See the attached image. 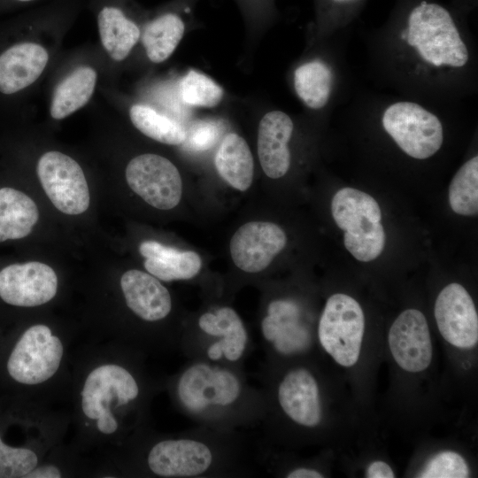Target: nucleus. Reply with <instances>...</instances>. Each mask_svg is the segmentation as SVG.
<instances>
[{
  "mask_svg": "<svg viewBox=\"0 0 478 478\" xmlns=\"http://www.w3.org/2000/svg\"><path fill=\"white\" fill-rule=\"evenodd\" d=\"M171 397L188 419L220 431H234L262 421L266 403L252 387L244 367L188 359L169 382Z\"/></svg>",
  "mask_w": 478,
  "mask_h": 478,
  "instance_id": "f257e3e1",
  "label": "nucleus"
},
{
  "mask_svg": "<svg viewBox=\"0 0 478 478\" xmlns=\"http://www.w3.org/2000/svg\"><path fill=\"white\" fill-rule=\"evenodd\" d=\"M143 450V469L162 478L246 477L253 472L246 440L238 430L197 425L158 437Z\"/></svg>",
  "mask_w": 478,
  "mask_h": 478,
  "instance_id": "f03ea898",
  "label": "nucleus"
},
{
  "mask_svg": "<svg viewBox=\"0 0 478 478\" xmlns=\"http://www.w3.org/2000/svg\"><path fill=\"white\" fill-rule=\"evenodd\" d=\"M264 393L265 428L287 421L304 430L318 428L323 420L319 381L305 366H261L258 374ZM261 421V422H262Z\"/></svg>",
  "mask_w": 478,
  "mask_h": 478,
  "instance_id": "7ed1b4c3",
  "label": "nucleus"
},
{
  "mask_svg": "<svg viewBox=\"0 0 478 478\" xmlns=\"http://www.w3.org/2000/svg\"><path fill=\"white\" fill-rule=\"evenodd\" d=\"M179 347L188 359L244 367L252 351L250 332L230 305H211L193 316L181 332Z\"/></svg>",
  "mask_w": 478,
  "mask_h": 478,
  "instance_id": "20e7f679",
  "label": "nucleus"
},
{
  "mask_svg": "<svg viewBox=\"0 0 478 478\" xmlns=\"http://www.w3.org/2000/svg\"><path fill=\"white\" fill-rule=\"evenodd\" d=\"M258 334L266 355L265 366H279L305 357L314 338L304 304L291 296H274L265 302Z\"/></svg>",
  "mask_w": 478,
  "mask_h": 478,
  "instance_id": "39448f33",
  "label": "nucleus"
},
{
  "mask_svg": "<svg viewBox=\"0 0 478 478\" xmlns=\"http://www.w3.org/2000/svg\"><path fill=\"white\" fill-rule=\"evenodd\" d=\"M403 39L424 62L436 67L459 68L469 58L452 17L437 4L422 2L412 10Z\"/></svg>",
  "mask_w": 478,
  "mask_h": 478,
  "instance_id": "423d86ee",
  "label": "nucleus"
},
{
  "mask_svg": "<svg viewBox=\"0 0 478 478\" xmlns=\"http://www.w3.org/2000/svg\"><path fill=\"white\" fill-rule=\"evenodd\" d=\"M331 213L344 231L345 248L356 259L369 262L381 255L385 232L381 208L373 197L353 188L340 189L332 198Z\"/></svg>",
  "mask_w": 478,
  "mask_h": 478,
  "instance_id": "0eeeda50",
  "label": "nucleus"
},
{
  "mask_svg": "<svg viewBox=\"0 0 478 478\" xmlns=\"http://www.w3.org/2000/svg\"><path fill=\"white\" fill-rule=\"evenodd\" d=\"M143 392L141 381L132 370L119 364H104L94 368L84 382L81 409L87 418L96 420L101 433L113 434L119 423L111 405L139 404Z\"/></svg>",
  "mask_w": 478,
  "mask_h": 478,
  "instance_id": "6e6552de",
  "label": "nucleus"
},
{
  "mask_svg": "<svg viewBox=\"0 0 478 478\" xmlns=\"http://www.w3.org/2000/svg\"><path fill=\"white\" fill-rule=\"evenodd\" d=\"M365 330L360 305L351 296L331 295L317 328L321 348L339 365L350 367L358 360Z\"/></svg>",
  "mask_w": 478,
  "mask_h": 478,
  "instance_id": "1a4fd4ad",
  "label": "nucleus"
},
{
  "mask_svg": "<svg viewBox=\"0 0 478 478\" xmlns=\"http://www.w3.org/2000/svg\"><path fill=\"white\" fill-rule=\"evenodd\" d=\"M382 127L408 156L426 159L436 153L443 142L439 119L421 105L400 101L388 106L382 118Z\"/></svg>",
  "mask_w": 478,
  "mask_h": 478,
  "instance_id": "9d476101",
  "label": "nucleus"
},
{
  "mask_svg": "<svg viewBox=\"0 0 478 478\" xmlns=\"http://www.w3.org/2000/svg\"><path fill=\"white\" fill-rule=\"evenodd\" d=\"M63 353L61 340L48 326L36 324L19 337L8 358L7 370L19 383L40 384L57 373Z\"/></svg>",
  "mask_w": 478,
  "mask_h": 478,
  "instance_id": "9b49d317",
  "label": "nucleus"
},
{
  "mask_svg": "<svg viewBox=\"0 0 478 478\" xmlns=\"http://www.w3.org/2000/svg\"><path fill=\"white\" fill-rule=\"evenodd\" d=\"M41 185L53 205L61 212L79 215L89 206V191L80 165L59 151H48L37 163Z\"/></svg>",
  "mask_w": 478,
  "mask_h": 478,
  "instance_id": "f8f14e48",
  "label": "nucleus"
},
{
  "mask_svg": "<svg viewBox=\"0 0 478 478\" xmlns=\"http://www.w3.org/2000/svg\"><path fill=\"white\" fill-rule=\"evenodd\" d=\"M125 174L129 188L154 208L171 210L181 199L180 172L165 157L153 153L138 155L128 162Z\"/></svg>",
  "mask_w": 478,
  "mask_h": 478,
  "instance_id": "ddd939ff",
  "label": "nucleus"
},
{
  "mask_svg": "<svg viewBox=\"0 0 478 478\" xmlns=\"http://www.w3.org/2000/svg\"><path fill=\"white\" fill-rule=\"evenodd\" d=\"M287 235L275 223L255 220L244 223L233 235L230 256L235 266L247 274L266 270L285 248Z\"/></svg>",
  "mask_w": 478,
  "mask_h": 478,
  "instance_id": "4468645a",
  "label": "nucleus"
},
{
  "mask_svg": "<svg viewBox=\"0 0 478 478\" xmlns=\"http://www.w3.org/2000/svg\"><path fill=\"white\" fill-rule=\"evenodd\" d=\"M58 276L48 265L30 261L0 271V297L7 304L35 307L50 301L58 291Z\"/></svg>",
  "mask_w": 478,
  "mask_h": 478,
  "instance_id": "2eb2a0df",
  "label": "nucleus"
},
{
  "mask_svg": "<svg viewBox=\"0 0 478 478\" xmlns=\"http://www.w3.org/2000/svg\"><path fill=\"white\" fill-rule=\"evenodd\" d=\"M434 314L440 334L449 343L463 349L477 344V312L471 296L462 285L452 282L441 290Z\"/></svg>",
  "mask_w": 478,
  "mask_h": 478,
  "instance_id": "dca6fc26",
  "label": "nucleus"
},
{
  "mask_svg": "<svg viewBox=\"0 0 478 478\" xmlns=\"http://www.w3.org/2000/svg\"><path fill=\"white\" fill-rule=\"evenodd\" d=\"M388 343L397 364L404 370L419 373L432 360V342L424 314L416 309L402 312L392 323Z\"/></svg>",
  "mask_w": 478,
  "mask_h": 478,
  "instance_id": "f3484780",
  "label": "nucleus"
},
{
  "mask_svg": "<svg viewBox=\"0 0 478 478\" xmlns=\"http://www.w3.org/2000/svg\"><path fill=\"white\" fill-rule=\"evenodd\" d=\"M120 289L129 311L147 324H159L171 317L173 300L168 289L152 274L138 270L126 271Z\"/></svg>",
  "mask_w": 478,
  "mask_h": 478,
  "instance_id": "a211bd4d",
  "label": "nucleus"
},
{
  "mask_svg": "<svg viewBox=\"0 0 478 478\" xmlns=\"http://www.w3.org/2000/svg\"><path fill=\"white\" fill-rule=\"evenodd\" d=\"M294 124L290 117L281 111L266 113L258 125V156L266 175L271 179L284 176L290 166L288 143Z\"/></svg>",
  "mask_w": 478,
  "mask_h": 478,
  "instance_id": "6ab92c4d",
  "label": "nucleus"
},
{
  "mask_svg": "<svg viewBox=\"0 0 478 478\" xmlns=\"http://www.w3.org/2000/svg\"><path fill=\"white\" fill-rule=\"evenodd\" d=\"M49 59L47 50L38 43L22 42L0 55V92L13 94L34 83Z\"/></svg>",
  "mask_w": 478,
  "mask_h": 478,
  "instance_id": "aec40b11",
  "label": "nucleus"
},
{
  "mask_svg": "<svg viewBox=\"0 0 478 478\" xmlns=\"http://www.w3.org/2000/svg\"><path fill=\"white\" fill-rule=\"evenodd\" d=\"M139 252L144 258L146 271L163 281H189L202 269V259L196 251L179 250L158 241L142 242Z\"/></svg>",
  "mask_w": 478,
  "mask_h": 478,
  "instance_id": "412c9836",
  "label": "nucleus"
},
{
  "mask_svg": "<svg viewBox=\"0 0 478 478\" xmlns=\"http://www.w3.org/2000/svg\"><path fill=\"white\" fill-rule=\"evenodd\" d=\"M214 164L220 176L231 187L246 191L252 183L254 162L246 141L235 133L227 134L220 144Z\"/></svg>",
  "mask_w": 478,
  "mask_h": 478,
  "instance_id": "4be33fe9",
  "label": "nucleus"
},
{
  "mask_svg": "<svg viewBox=\"0 0 478 478\" xmlns=\"http://www.w3.org/2000/svg\"><path fill=\"white\" fill-rule=\"evenodd\" d=\"M39 218L35 203L12 188L0 189V243L27 236Z\"/></svg>",
  "mask_w": 478,
  "mask_h": 478,
  "instance_id": "5701e85b",
  "label": "nucleus"
},
{
  "mask_svg": "<svg viewBox=\"0 0 478 478\" xmlns=\"http://www.w3.org/2000/svg\"><path fill=\"white\" fill-rule=\"evenodd\" d=\"M102 44L110 57L121 61L127 57L140 37L138 27L116 7H104L97 17Z\"/></svg>",
  "mask_w": 478,
  "mask_h": 478,
  "instance_id": "b1692460",
  "label": "nucleus"
},
{
  "mask_svg": "<svg viewBox=\"0 0 478 478\" xmlns=\"http://www.w3.org/2000/svg\"><path fill=\"white\" fill-rule=\"evenodd\" d=\"M96 73L91 67H80L66 76L56 88L50 115L62 120L84 106L93 95Z\"/></svg>",
  "mask_w": 478,
  "mask_h": 478,
  "instance_id": "393cba45",
  "label": "nucleus"
},
{
  "mask_svg": "<svg viewBox=\"0 0 478 478\" xmlns=\"http://www.w3.org/2000/svg\"><path fill=\"white\" fill-rule=\"evenodd\" d=\"M333 84L331 68L321 60H312L298 66L294 73V87L298 97L312 109L326 105Z\"/></svg>",
  "mask_w": 478,
  "mask_h": 478,
  "instance_id": "a878e982",
  "label": "nucleus"
},
{
  "mask_svg": "<svg viewBox=\"0 0 478 478\" xmlns=\"http://www.w3.org/2000/svg\"><path fill=\"white\" fill-rule=\"evenodd\" d=\"M184 29L183 21L174 13H166L150 22L142 37L149 59L154 63L166 60L181 42Z\"/></svg>",
  "mask_w": 478,
  "mask_h": 478,
  "instance_id": "bb28decb",
  "label": "nucleus"
},
{
  "mask_svg": "<svg viewBox=\"0 0 478 478\" xmlns=\"http://www.w3.org/2000/svg\"><path fill=\"white\" fill-rule=\"evenodd\" d=\"M129 117L141 133L155 141L169 145H180L185 142L187 131L181 124L147 105H133Z\"/></svg>",
  "mask_w": 478,
  "mask_h": 478,
  "instance_id": "cd10ccee",
  "label": "nucleus"
},
{
  "mask_svg": "<svg viewBox=\"0 0 478 478\" xmlns=\"http://www.w3.org/2000/svg\"><path fill=\"white\" fill-rule=\"evenodd\" d=\"M449 204L459 215L478 213V157L467 160L457 171L449 186Z\"/></svg>",
  "mask_w": 478,
  "mask_h": 478,
  "instance_id": "c85d7f7f",
  "label": "nucleus"
},
{
  "mask_svg": "<svg viewBox=\"0 0 478 478\" xmlns=\"http://www.w3.org/2000/svg\"><path fill=\"white\" fill-rule=\"evenodd\" d=\"M182 101L192 106H217L224 96L223 89L212 78L196 70H189L180 82Z\"/></svg>",
  "mask_w": 478,
  "mask_h": 478,
  "instance_id": "c756f323",
  "label": "nucleus"
},
{
  "mask_svg": "<svg viewBox=\"0 0 478 478\" xmlns=\"http://www.w3.org/2000/svg\"><path fill=\"white\" fill-rule=\"evenodd\" d=\"M37 462L35 451L9 446L0 437V478L26 477L37 466Z\"/></svg>",
  "mask_w": 478,
  "mask_h": 478,
  "instance_id": "7c9ffc66",
  "label": "nucleus"
},
{
  "mask_svg": "<svg viewBox=\"0 0 478 478\" xmlns=\"http://www.w3.org/2000/svg\"><path fill=\"white\" fill-rule=\"evenodd\" d=\"M469 467L465 459L452 451L434 455L420 473V478H466Z\"/></svg>",
  "mask_w": 478,
  "mask_h": 478,
  "instance_id": "2f4dec72",
  "label": "nucleus"
},
{
  "mask_svg": "<svg viewBox=\"0 0 478 478\" xmlns=\"http://www.w3.org/2000/svg\"><path fill=\"white\" fill-rule=\"evenodd\" d=\"M219 136V127L212 122H201L193 126L185 142L189 147L197 150L210 148ZM184 142V143H185Z\"/></svg>",
  "mask_w": 478,
  "mask_h": 478,
  "instance_id": "473e14b6",
  "label": "nucleus"
},
{
  "mask_svg": "<svg viewBox=\"0 0 478 478\" xmlns=\"http://www.w3.org/2000/svg\"><path fill=\"white\" fill-rule=\"evenodd\" d=\"M368 478H394L395 474L391 467L382 460L372 462L366 470Z\"/></svg>",
  "mask_w": 478,
  "mask_h": 478,
  "instance_id": "72a5a7b5",
  "label": "nucleus"
},
{
  "mask_svg": "<svg viewBox=\"0 0 478 478\" xmlns=\"http://www.w3.org/2000/svg\"><path fill=\"white\" fill-rule=\"evenodd\" d=\"M62 476L61 471L53 465H46L35 467L26 478H59Z\"/></svg>",
  "mask_w": 478,
  "mask_h": 478,
  "instance_id": "f704fd0d",
  "label": "nucleus"
},
{
  "mask_svg": "<svg viewBox=\"0 0 478 478\" xmlns=\"http://www.w3.org/2000/svg\"><path fill=\"white\" fill-rule=\"evenodd\" d=\"M287 478H322L323 474L317 469L299 468L289 472Z\"/></svg>",
  "mask_w": 478,
  "mask_h": 478,
  "instance_id": "c9c22d12",
  "label": "nucleus"
},
{
  "mask_svg": "<svg viewBox=\"0 0 478 478\" xmlns=\"http://www.w3.org/2000/svg\"><path fill=\"white\" fill-rule=\"evenodd\" d=\"M334 1L337 3H343V2L352 1V0H334Z\"/></svg>",
  "mask_w": 478,
  "mask_h": 478,
  "instance_id": "e433bc0d",
  "label": "nucleus"
},
{
  "mask_svg": "<svg viewBox=\"0 0 478 478\" xmlns=\"http://www.w3.org/2000/svg\"><path fill=\"white\" fill-rule=\"evenodd\" d=\"M19 1L27 2V1H32V0H19Z\"/></svg>",
  "mask_w": 478,
  "mask_h": 478,
  "instance_id": "4c0bfd02",
  "label": "nucleus"
}]
</instances>
